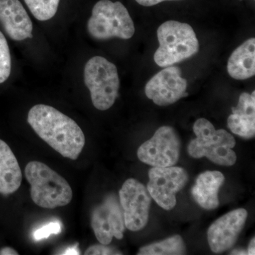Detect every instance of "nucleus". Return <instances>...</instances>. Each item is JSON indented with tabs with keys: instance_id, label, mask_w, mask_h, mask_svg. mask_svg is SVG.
<instances>
[{
	"instance_id": "f257e3e1",
	"label": "nucleus",
	"mask_w": 255,
	"mask_h": 255,
	"mask_svg": "<svg viewBox=\"0 0 255 255\" xmlns=\"http://www.w3.org/2000/svg\"><path fill=\"white\" fill-rule=\"evenodd\" d=\"M27 120L37 135L60 155L73 160L78 158L85 145V136L75 121L46 105L33 106Z\"/></svg>"
},
{
	"instance_id": "f03ea898",
	"label": "nucleus",
	"mask_w": 255,
	"mask_h": 255,
	"mask_svg": "<svg viewBox=\"0 0 255 255\" xmlns=\"http://www.w3.org/2000/svg\"><path fill=\"white\" fill-rule=\"evenodd\" d=\"M25 177L31 186V199L40 207H61L73 199V190L66 179L43 162H28Z\"/></svg>"
},
{
	"instance_id": "7ed1b4c3",
	"label": "nucleus",
	"mask_w": 255,
	"mask_h": 255,
	"mask_svg": "<svg viewBox=\"0 0 255 255\" xmlns=\"http://www.w3.org/2000/svg\"><path fill=\"white\" fill-rule=\"evenodd\" d=\"M157 33L159 46L154 60L159 67L167 68L181 63L199 51L197 37L188 23L167 21L159 26Z\"/></svg>"
},
{
	"instance_id": "20e7f679",
	"label": "nucleus",
	"mask_w": 255,
	"mask_h": 255,
	"mask_svg": "<svg viewBox=\"0 0 255 255\" xmlns=\"http://www.w3.org/2000/svg\"><path fill=\"white\" fill-rule=\"evenodd\" d=\"M196 138L191 140L188 152L194 158L206 157L211 162L222 166H232L237 156L232 150L236 146L234 137L226 130H216L214 125L205 119L194 123Z\"/></svg>"
},
{
	"instance_id": "39448f33",
	"label": "nucleus",
	"mask_w": 255,
	"mask_h": 255,
	"mask_svg": "<svg viewBox=\"0 0 255 255\" xmlns=\"http://www.w3.org/2000/svg\"><path fill=\"white\" fill-rule=\"evenodd\" d=\"M89 34L99 41L114 38L130 39L135 33V26L126 6L120 1L100 0L92 9L87 22Z\"/></svg>"
},
{
	"instance_id": "423d86ee",
	"label": "nucleus",
	"mask_w": 255,
	"mask_h": 255,
	"mask_svg": "<svg viewBox=\"0 0 255 255\" xmlns=\"http://www.w3.org/2000/svg\"><path fill=\"white\" fill-rule=\"evenodd\" d=\"M84 80L97 110L106 111L114 105L120 87L118 70L114 63L103 57L90 58L85 66Z\"/></svg>"
},
{
	"instance_id": "0eeeda50",
	"label": "nucleus",
	"mask_w": 255,
	"mask_h": 255,
	"mask_svg": "<svg viewBox=\"0 0 255 255\" xmlns=\"http://www.w3.org/2000/svg\"><path fill=\"white\" fill-rule=\"evenodd\" d=\"M179 152L180 141L177 132L172 127H162L139 147L137 157L152 167H172L177 163Z\"/></svg>"
},
{
	"instance_id": "6e6552de",
	"label": "nucleus",
	"mask_w": 255,
	"mask_h": 255,
	"mask_svg": "<svg viewBox=\"0 0 255 255\" xmlns=\"http://www.w3.org/2000/svg\"><path fill=\"white\" fill-rule=\"evenodd\" d=\"M189 179L187 171L180 167H152L149 171L147 191L162 209L172 210L177 204L176 194Z\"/></svg>"
},
{
	"instance_id": "1a4fd4ad",
	"label": "nucleus",
	"mask_w": 255,
	"mask_h": 255,
	"mask_svg": "<svg viewBox=\"0 0 255 255\" xmlns=\"http://www.w3.org/2000/svg\"><path fill=\"white\" fill-rule=\"evenodd\" d=\"M126 227L139 231L148 221L151 196L145 186L135 179H128L119 191Z\"/></svg>"
},
{
	"instance_id": "9d476101",
	"label": "nucleus",
	"mask_w": 255,
	"mask_h": 255,
	"mask_svg": "<svg viewBox=\"0 0 255 255\" xmlns=\"http://www.w3.org/2000/svg\"><path fill=\"white\" fill-rule=\"evenodd\" d=\"M187 80L182 78L180 69L172 65L152 77L146 84L145 92L155 105L167 106L187 95Z\"/></svg>"
},
{
	"instance_id": "9b49d317",
	"label": "nucleus",
	"mask_w": 255,
	"mask_h": 255,
	"mask_svg": "<svg viewBox=\"0 0 255 255\" xmlns=\"http://www.w3.org/2000/svg\"><path fill=\"white\" fill-rule=\"evenodd\" d=\"M92 227L101 244L110 245L113 238L122 240L125 231L123 211L115 196L106 198L105 201L94 209Z\"/></svg>"
},
{
	"instance_id": "f8f14e48",
	"label": "nucleus",
	"mask_w": 255,
	"mask_h": 255,
	"mask_svg": "<svg viewBox=\"0 0 255 255\" xmlns=\"http://www.w3.org/2000/svg\"><path fill=\"white\" fill-rule=\"evenodd\" d=\"M246 209L234 210L215 221L208 231V242L211 251L221 253L234 246L246 224Z\"/></svg>"
},
{
	"instance_id": "ddd939ff",
	"label": "nucleus",
	"mask_w": 255,
	"mask_h": 255,
	"mask_svg": "<svg viewBox=\"0 0 255 255\" xmlns=\"http://www.w3.org/2000/svg\"><path fill=\"white\" fill-rule=\"evenodd\" d=\"M0 23L14 41H23L33 37V23L18 0H0Z\"/></svg>"
},
{
	"instance_id": "4468645a",
	"label": "nucleus",
	"mask_w": 255,
	"mask_h": 255,
	"mask_svg": "<svg viewBox=\"0 0 255 255\" xmlns=\"http://www.w3.org/2000/svg\"><path fill=\"white\" fill-rule=\"evenodd\" d=\"M233 114L228 119L230 130L244 138L254 137L255 135V91L251 95L244 92L240 97L236 107L232 109Z\"/></svg>"
},
{
	"instance_id": "2eb2a0df",
	"label": "nucleus",
	"mask_w": 255,
	"mask_h": 255,
	"mask_svg": "<svg viewBox=\"0 0 255 255\" xmlns=\"http://www.w3.org/2000/svg\"><path fill=\"white\" fill-rule=\"evenodd\" d=\"M224 181V176L218 171H207L201 174L191 189L194 200L204 209H216L219 205V189Z\"/></svg>"
},
{
	"instance_id": "dca6fc26",
	"label": "nucleus",
	"mask_w": 255,
	"mask_h": 255,
	"mask_svg": "<svg viewBox=\"0 0 255 255\" xmlns=\"http://www.w3.org/2000/svg\"><path fill=\"white\" fill-rule=\"evenodd\" d=\"M22 182V172L9 145L0 139V194H13Z\"/></svg>"
},
{
	"instance_id": "f3484780",
	"label": "nucleus",
	"mask_w": 255,
	"mask_h": 255,
	"mask_svg": "<svg viewBox=\"0 0 255 255\" xmlns=\"http://www.w3.org/2000/svg\"><path fill=\"white\" fill-rule=\"evenodd\" d=\"M228 72L235 80H245L255 74V39L245 41L231 54L228 62Z\"/></svg>"
},
{
	"instance_id": "a211bd4d",
	"label": "nucleus",
	"mask_w": 255,
	"mask_h": 255,
	"mask_svg": "<svg viewBox=\"0 0 255 255\" xmlns=\"http://www.w3.org/2000/svg\"><path fill=\"white\" fill-rule=\"evenodd\" d=\"M186 249L184 241L179 236H174L159 243L140 248L139 255H184Z\"/></svg>"
},
{
	"instance_id": "6ab92c4d",
	"label": "nucleus",
	"mask_w": 255,
	"mask_h": 255,
	"mask_svg": "<svg viewBox=\"0 0 255 255\" xmlns=\"http://www.w3.org/2000/svg\"><path fill=\"white\" fill-rule=\"evenodd\" d=\"M36 19L44 21L53 17L58 11L60 0H24Z\"/></svg>"
},
{
	"instance_id": "aec40b11",
	"label": "nucleus",
	"mask_w": 255,
	"mask_h": 255,
	"mask_svg": "<svg viewBox=\"0 0 255 255\" xmlns=\"http://www.w3.org/2000/svg\"><path fill=\"white\" fill-rule=\"evenodd\" d=\"M11 70V58L6 38L0 31V84L9 78Z\"/></svg>"
},
{
	"instance_id": "412c9836",
	"label": "nucleus",
	"mask_w": 255,
	"mask_h": 255,
	"mask_svg": "<svg viewBox=\"0 0 255 255\" xmlns=\"http://www.w3.org/2000/svg\"><path fill=\"white\" fill-rule=\"evenodd\" d=\"M61 231V226L58 222H50L45 226L37 229L33 233V238L35 241H41L50 237L52 235L59 234Z\"/></svg>"
},
{
	"instance_id": "4be33fe9",
	"label": "nucleus",
	"mask_w": 255,
	"mask_h": 255,
	"mask_svg": "<svg viewBox=\"0 0 255 255\" xmlns=\"http://www.w3.org/2000/svg\"><path fill=\"white\" fill-rule=\"evenodd\" d=\"M85 255H122L120 251H117L112 247L107 246V245H95L90 247L85 253Z\"/></svg>"
},
{
	"instance_id": "5701e85b",
	"label": "nucleus",
	"mask_w": 255,
	"mask_h": 255,
	"mask_svg": "<svg viewBox=\"0 0 255 255\" xmlns=\"http://www.w3.org/2000/svg\"><path fill=\"white\" fill-rule=\"evenodd\" d=\"M135 1L142 6H151L164 1H179V0H135Z\"/></svg>"
},
{
	"instance_id": "b1692460",
	"label": "nucleus",
	"mask_w": 255,
	"mask_h": 255,
	"mask_svg": "<svg viewBox=\"0 0 255 255\" xmlns=\"http://www.w3.org/2000/svg\"><path fill=\"white\" fill-rule=\"evenodd\" d=\"M62 255H80V251H79L78 247L73 246L69 247L65 251L62 253Z\"/></svg>"
},
{
	"instance_id": "393cba45",
	"label": "nucleus",
	"mask_w": 255,
	"mask_h": 255,
	"mask_svg": "<svg viewBox=\"0 0 255 255\" xmlns=\"http://www.w3.org/2000/svg\"><path fill=\"white\" fill-rule=\"evenodd\" d=\"M0 255H18L17 251H15L13 248H9V247H6V248H2L0 251Z\"/></svg>"
},
{
	"instance_id": "a878e982",
	"label": "nucleus",
	"mask_w": 255,
	"mask_h": 255,
	"mask_svg": "<svg viewBox=\"0 0 255 255\" xmlns=\"http://www.w3.org/2000/svg\"><path fill=\"white\" fill-rule=\"evenodd\" d=\"M248 255H255V238H253L251 243H250L249 248H248Z\"/></svg>"
},
{
	"instance_id": "bb28decb",
	"label": "nucleus",
	"mask_w": 255,
	"mask_h": 255,
	"mask_svg": "<svg viewBox=\"0 0 255 255\" xmlns=\"http://www.w3.org/2000/svg\"><path fill=\"white\" fill-rule=\"evenodd\" d=\"M231 255H248V252L245 251H241V250H236V251H233Z\"/></svg>"
}]
</instances>
